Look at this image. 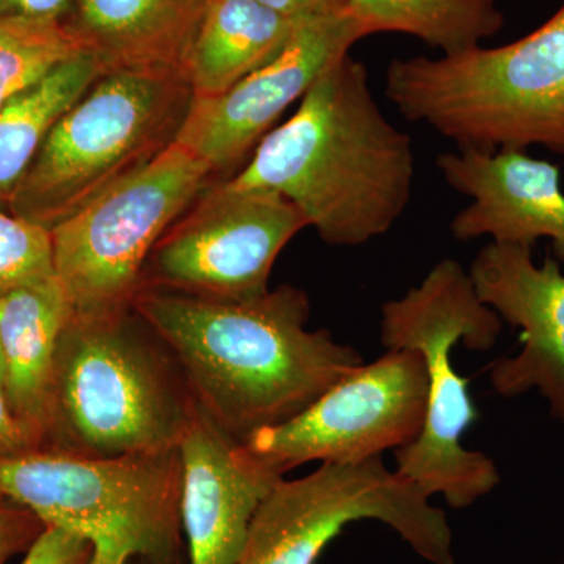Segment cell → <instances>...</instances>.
I'll list each match as a JSON object with an SVG mask.
<instances>
[{"label":"cell","mask_w":564,"mask_h":564,"mask_svg":"<svg viewBox=\"0 0 564 564\" xmlns=\"http://www.w3.org/2000/svg\"><path fill=\"white\" fill-rule=\"evenodd\" d=\"M421 486L383 458L321 464L296 480L278 481L259 505L239 564H315L352 522L380 521L432 564H455L444 511Z\"/></svg>","instance_id":"obj_9"},{"label":"cell","mask_w":564,"mask_h":564,"mask_svg":"<svg viewBox=\"0 0 564 564\" xmlns=\"http://www.w3.org/2000/svg\"><path fill=\"white\" fill-rule=\"evenodd\" d=\"M426 389L421 352L388 350L345 375L303 413L259 430L243 444L281 475L311 462H367L417 440Z\"/></svg>","instance_id":"obj_10"},{"label":"cell","mask_w":564,"mask_h":564,"mask_svg":"<svg viewBox=\"0 0 564 564\" xmlns=\"http://www.w3.org/2000/svg\"><path fill=\"white\" fill-rule=\"evenodd\" d=\"M76 0H0V21L66 24Z\"/></svg>","instance_id":"obj_25"},{"label":"cell","mask_w":564,"mask_h":564,"mask_svg":"<svg viewBox=\"0 0 564 564\" xmlns=\"http://www.w3.org/2000/svg\"><path fill=\"white\" fill-rule=\"evenodd\" d=\"M562 564H564V562Z\"/></svg>","instance_id":"obj_29"},{"label":"cell","mask_w":564,"mask_h":564,"mask_svg":"<svg viewBox=\"0 0 564 564\" xmlns=\"http://www.w3.org/2000/svg\"><path fill=\"white\" fill-rule=\"evenodd\" d=\"M36 448H40L39 440L11 411L6 392L0 386V458L25 454Z\"/></svg>","instance_id":"obj_26"},{"label":"cell","mask_w":564,"mask_h":564,"mask_svg":"<svg viewBox=\"0 0 564 564\" xmlns=\"http://www.w3.org/2000/svg\"><path fill=\"white\" fill-rule=\"evenodd\" d=\"M70 306L57 278L0 295L3 392L41 447L58 339Z\"/></svg>","instance_id":"obj_17"},{"label":"cell","mask_w":564,"mask_h":564,"mask_svg":"<svg viewBox=\"0 0 564 564\" xmlns=\"http://www.w3.org/2000/svg\"><path fill=\"white\" fill-rule=\"evenodd\" d=\"M500 333L499 315L478 299L470 273L455 259L437 262L417 288L381 310L386 350L421 352L429 384L422 432L395 451V470L454 508L470 507L491 492L500 474L489 456L463 445L478 414L452 355L459 343L489 350Z\"/></svg>","instance_id":"obj_5"},{"label":"cell","mask_w":564,"mask_h":564,"mask_svg":"<svg viewBox=\"0 0 564 564\" xmlns=\"http://www.w3.org/2000/svg\"><path fill=\"white\" fill-rule=\"evenodd\" d=\"M306 226L299 209L278 193L223 182L163 234L141 288L217 300L261 296L270 291L278 256Z\"/></svg>","instance_id":"obj_11"},{"label":"cell","mask_w":564,"mask_h":564,"mask_svg":"<svg viewBox=\"0 0 564 564\" xmlns=\"http://www.w3.org/2000/svg\"><path fill=\"white\" fill-rule=\"evenodd\" d=\"M193 411L172 352L132 307L70 311L55 352L41 451L84 458L170 451Z\"/></svg>","instance_id":"obj_3"},{"label":"cell","mask_w":564,"mask_h":564,"mask_svg":"<svg viewBox=\"0 0 564 564\" xmlns=\"http://www.w3.org/2000/svg\"><path fill=\"white\" fill-rule=\"evenodd\" d=\"M132 310L172 352L196 406L240 443L303 413L364 364L332 333L306 328L310 299L293 285L248 300L141 288Z\"/></svg>","instance_id":"obj_1"},{"label":"cell","mask_w":564,"mask_h":564,"mask_svg":"<svg viewBox=\"0 0 564 564\" xmlns=\"http://www.w3.org/2000/svg\"><path fill=\"white\" fill-rule=\"evenodd\" d=\"M192 102L182 73L102 74L54 126L7 209L51 231L172 147Z\"/></svg>","instance_id":"obj_6"},{"label":"cell","mask_w":564,"mask_h":564,"mask_svg":"<svg viewBox=\"0 0 564 564\" xmlns=\"http://www.w3.org/2000/svg\"><path fill=\"white\" fill-rule=\"evenodd\" d=\"M55 276L51 231L0 207V295Z\"/></svg>","instance_id":"obj_22"},{"label":"cell","mask_w":564,"mask_h":564,"mask_svg":"<svg viewBox=\"0 0 564 564\" xmlns=\"http://www.w3.org/2000/svg\"><path fill=\"white\" fill-rule=\"evenodd\" d=\"M181 521L191 564H239L256 511L284 475L195 404L181 437Z\"/></svg>","instance_id":"obj_14"},{"label":"cell","mask_w":564,"mask_h":564,"mask_svg":"<svg viewBox=\"0 0 564 564\" xmlns=\"http://www.w3.org/2000/svg\"><path fill=\"white\" fill-rule=\"evenodd\" d=\"M256 2L293 21L315 20V18L333 17V14L350 11L348 0H256Z\"/></svg>","instance_id":"obj_27"},{"label":"cell","mask_w":564,"mask_h":564,"mask_svg":"<svg viewBox=\"0 0 564 564\" xmlns=\"http://www.w3.org/2000/svg\"><path fill=\"white\" fill-rule=\"evenodd\" d=\"M367 36L400 32L443 54L480 46L503 28L497 0H348Z\"/></svg>","instance_id":"obj_20"},{"label":"cell","mask_w":564,"mask_h":564,"mask_svg":"<svg viewBox=\"0 0 564 564\" xmlns=\"http://www.w3.org/2000/svg\"><path fill=\"white\" fill-rule=\"evenodd\" d=\"M0 386L3 389V364H2V352H0Z\"/></svg>","instance_id":"obj_28"},{"label":"cell","mask_w":564,"mask_h":564,"mask_svg":"<svg viewBox=\"0 0 564 564\" xmlns=\"http://www.w3.org/2000/svg\"><path fill=\"white\" fill-rule=\"evenodd\" d=\"M386 98L458 148L564 155V3L524 39L437 58H397Z\"/></svg>","instance_id":"obj_4"},{"label":"cell","mask_w":564,"mask_h":564,"mask_svg":"<svg viewBox=\"0 0 564 564\" xmlns=\"http://www.w3.org/2000/svg\"><path fill=\"white\" fill-rule=\"evenodd\" d=\"M95 545L79 533L47 525L21 564H93Z\"/></svg>","instance_id":"obj_23"},{"label":"cell","mask_w":564,"mask_h":564,"mask_svg":"<svg viewBox=\"0 0 564 564\" xmlns=\"http://www.w3.org/2000/svg\"><path fill=\"white\" fill-rule=\"evenodd\" d=\"M82 52L66 24L0 21V107Z\"/></svg>","instance_id":"obj_21"},{"label":"cell","mask_w":564,"mask_h":564,"mask_svg":"<svg viewBox=\"0 0 564 564\" xmlns=\"http://www.w3.org/2000/svg\"><path fill=\"white\" fill-rule=\"evenodd\" d=\"M478 299L500 321L521 329V351L497 359L489 370L503 397L540 391L564 423V274L560 263L533 261L532 248L489 242L470 265Z\"/></svg>","instance_id":"obj_13"},{"label":"cell","mask_w":564,"mask_h":564,"mask_svg":"<svg viewBox=\"0 0 564 564\" xmlns=\"http://www.w3.org/2000/svg\"><path fill=\"white\" fill-rule=\"evenodd\" d=\"M436 165L454 191L470 198L451 223L456 240L491 237V242L532 248L538 240L549 239L564 263V193L558 166L527 151L475 148L445 152Z\"/></svg>","instance_id":"obj_15"},{"label":"cell","mask_w":564,"mask_h":564,"mask_svg":"<svg viewBox=\"0 0 564 564\" xmlns=\"http://www.w3.org/2000/svg\"><path fill=\"white\" fill-rule=\"evenodd\" d=\"M214 170L176 141L51 229L52 256L74 314L132 307L151 252L207 191Z\"/></svg>","instance_id":"obj_8"},{"label":"cell","mask_w":564,"mask_h":564,"mask_svg":"<svg viewBox=\"0 0 564 564\" xmlns=\"http://www.w3.org/2000/svg\"><path fill=\"white\" fill-rule=\"evenodd\" d=\"M367 36L350 13L299 22L272 62L228 91L193 98L176 143L209 163L215 173L237 169L293 102Z\"/></svg>","instance_id":"obj_12"},{"label":"cell","mask_w":564,"mask_h":564,"mask_svg":"<svg viewBox=\"0 0 564 564\" xmlns=\"http://www.w3.org/2000/svg\"><path fill=\"white\" fill-rule=\"evenodd\" d=\"M180 445L84 458L36 451L0 458V496L95 545L93 564H182Z\"/></svg>","instance_id":"obj_7"},{"label":"cell","mask_w":564,"mask_h":564,"mask_svg":"<svg viewBox=\"0 0 564 564\" xmlns=\"http://www.w3.org/2000/svg\"><path fill=\"white\" fill-rule=\"evenodd\" d=\"M414 177L411 137L386 118L366 66L347 54L225 182L278 193L323 242L358 247L384 236L402 218Z\"/></svg>","instance_id":"obj_2"},{"label":"cell","mask_w":564,"mask_h":564,"mask_svg":"<svg viewBox=\"0 0 564 564\" xmlns=\"http://www.w3.org/2000/svg\"><path fill=\"white\" fill-rule=\"evenodd\" d=\"M212 0H76L68 28L111 70H173L185 61Z\"/></svg>","instance_id":"obj_16"},{"label":"cell","mask_w":564,"mask_h":564,"mask_svg":"<svg viewBox=\"0 0 564 564\" xmlns=\"http://www.w3.org/2000/svg\"><path fill=\"white\" fill-rule=\"evenodd\" d=\"M299 22L256 0H212L184 65L193 98L221 95L272 62Z\"/></svg>","instance_id":"obj_18"},{"label":"cell","mask_w":564,"mask_h":564,"mask_svg":"<svg viewBox=\"0 0 564 564\" xmlns=\"http://www.w3.org/2000/svg\"><path fill=\"white\" fill-rule=\"evenodd\" d=\"M102 74L98 58L82 52L0 107V206H9L54 126Z\"/></svg>","instance_id":"obj_19"},{"label":"cell","mask_w":564,"mask_h":564,"mask_svg":"<svg viewBox=\"0 0 564 564\" xmlns=\"http://www.w3.org/2000/svg\"><path fill=\"white\" fill-rule=\"evenodd\" d=\"M44 529V522L28 508L0 496V564L24 555Z\"/></svg>","instance_id":"obj_24"}]
</instances>
